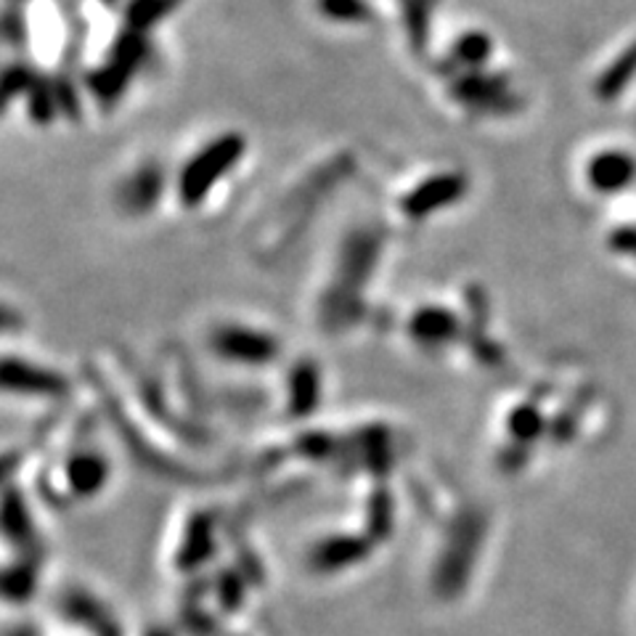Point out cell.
<instances>
[{"label":"cell","instance_id":"cell-1","mask_svg":"<svg viewBox=\"0 0 636 636\" xmlns=\"http://www.w3.org/2000/svg\"><path fill=\"white\" fill-rule=\"evenodd\" d=\"M146 57H149L146 35L122 27V33L112 43L107 61L85 77V85H88V91L104 109H112L125 96V91L131 88L133 77L139 75Z\"/></svg>","mask_w":636,"mask_h":636},{"label":"cell","instance_id":"cell-2","mask_svg":"<svg viewBox=\"0 0 636 636\" xmlns=\"http://www.w3.org/2000/svg\"><path fill=\"white\" fill-rule=\"evenodd\" d=\"M244 149V135L239 133H224L215 141H209L207 146H202L187 163L181 178H178V194H181L183 205L196 207L200 202H205L209 189L242 159Z\"/></svg>","mask_w":636,"mask_h":636},{"label":"cell","instance_id":"cell-3","mask_svg":"<svg viewBox=\"0 0 636 636\" xmlns=\"http://www.w3.org/2000/svg\"><path fill=\"white\" fill-rule=\"evenodd\" d=\"M448 94L465 109L480 115H509L520 107V98L512 96L506 77L488 70L459 72L451 80Z\"/></svg>","mask_w":636,"mask_h":636},{"label":"cell","instance_id":"cell-4","mask_svg":"<svg viewBox=\"0 0 636 636\" xmlns=\"http://www.w3.org/2000/svg\"><path fill=\"white\" fill-rule=\"evenodd\" d=\"M465 189L467 178L461 176V172H441V176H432L428 181L419 183V187L404 200V209L411 218H424V215L461 200V196H465Z\"/></svg>","mask_w":636,"mask_h":636},{"label":"cell","instance_id":"cell-5","mask_svg":"<svg viewBox=\"0 0 636 636\" xmlns=\"http://www.w3.org/2000/svg\"><path fill=\"white\" fill-rule=\"evenodd\" d=\"M163 194V172L157 165H144L133 172L131 178H125V183L120 187V200L125 209H149L154 202Z\"/></svg>","mask_w":636,"mask_h":636},{"label":"cell","instance_id":"cell-6","mask_svg":"<svg viewBox=\"0 0 636 636\" xmlns=\"http://www.w3.org/2000/svg\"><path fill=\"white\" fill-rule=\"evenodd\" d=\"M432 5L435 0H400V20H404L406 38L417 57H424L430 48Z\"/></svg>","mask_w":636,"mask_h":636},{"label":"cell","instance_id":"cell-7","mask_svg":"<svg viewBox=\"0 0 636 636\" xmlns=\"http://www.w3.org/2000/svg\"><path fill=\"white\" fill-rule=\"evenodd\" d=\"M491 53H493L491 35L483 33V29H469V33H461L459 38L454 40V46H451V64L459 67L461 72L485 70Z\"/></svg>","mask_w":636,"mask_h":636},{"label":"cell","instance_id":"cell-8","mask_svg":"<svg viewBox=\"0 0 636 636\" xmlns=\"http://www.w3.org/2000/svg\"><path fill=\"white\" fill-rule=\"evenodd\" d=\"M181 5V0H128L125 5V29L133 33H152L165 16Z\"/></svg>","mask_w":636,"mask_h":636},{"label":"cell","instance_id":"cell-9","mask_svg":"<svg viewBox=\"0 0 636 636\" xmlns=\"http://www.w3.org/2000/svg\"><path fill=\"white\" fill-rule=\"evenodd\" d=\"M316 11L324 20L335 24H369L374 20V9L369 0H316Z\"/></svg>","mask_w":636,"mask_h":636},{"label":"cell","instance_id":"cell-10","mask_svg":"<svg viewBox=\"0 0 636 636\" xmlns=\"http://www.w3.org/2000/svg\"><path fill=\"white\" fill-rule=\"evenodd\" d=\"M27 107H29V117H33V122H38V125H48V122L61 112L59 94H57L53 80L40 77L38 83L33 85V91L27 94Z\"/></svg>","mask_w":636,"mask_h":636},{"label":"cell","instance_id":"cell-11","mask_svg":"<svg viewBox=\"0 0 636 636\" xmlns=\"http://www.w3.org/2000/svg\"><path fill=\"white\" fill-rule=\"evenodd\" d=\"M38 80L40 75L27 61H11L3 72V109H9L14 98L27 96Z\"/></svg>","mask_w":636,"mask_h":636},{"label":"cell","instance_id":"cell-12","mask_svg":"<svg viewBox=\"0 0 636 636\" xmlns=\"http://www.w3.org/2000/svg\"><path fill=\"white\" fill-rule=\"evenodd\" d=\"M70 478H72V485H75L77 491H94V488L104 480L101 461L91 459V456H83V459L72 461Z\"/></svg>","mask_w":636,"mask_h":636},{"label":"cell","instance_id":"cell-13","mask_svg":"<svg viewBox=\"0 0 636 636\" xmlns=\"http://www.w3.org/2000/svg\"><path fill=\"white\" fill-rule=\"evenodd\" d=\"M3 38L9 40V46L24 48L27 46V22H24L20 5L11 0L9 9H5V22H3Z\"/></svg>","mask_w":636,"mask_h":636},{"label":"cell","instance_id":"cell-14","mask_svg":"<svg viewBox=\"0 0 636 636\" xmlns=\"http://www.w3.org/2000/svg\"><path fill=\"white\" fill-rule=\"evenodd\" d=\"M101 3H107V5H115V3H117V0H101Z\"/></svg>","mask_w":636,"mask_h":636},{"label":"cell","instance_id":"cell-15","mask_svg":"<svg viewBox=\"0 0 636 636\" xmlns=\"http://www.w3.org/2000/svg\"><path fill=\"white\" fill-rule=\"evenodd\" d=\"M14 3H20V0H14Z\"/></svg>","mask_w":636,"mask_h":636},{"label":"cell","instance_id":"cell-16","mask_svg":"<svg viewBox=\"0 0 636 636\" xmlns=\"http://www.w3.org/2000/svg\"><path fill=\"white\" fill-rule=\"evenodd\" d=\"M435 3H437V0H435Z\"/></svg>","mask_w":636,"mask_h":636}]
</instances>
